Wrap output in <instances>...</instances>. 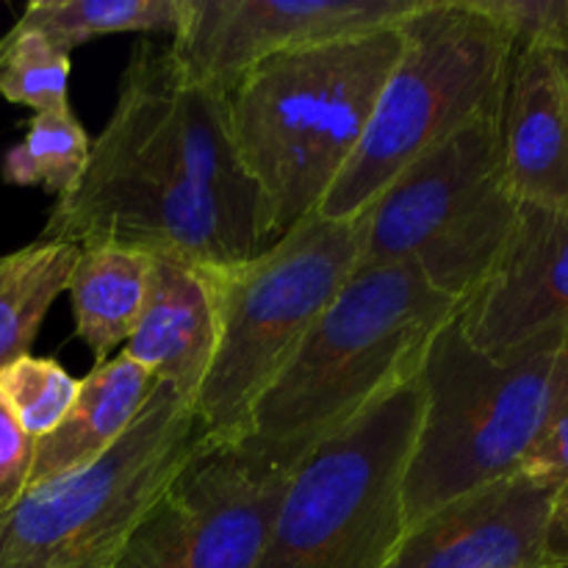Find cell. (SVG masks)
<instances>
[{
  "instance_id": "cell-1",
  "label": "cell",
  "mask_w": 568,
  "mask_h": 568,
  "mask_svg": "<svg viewBox=\"0 0 568 568\" xmlns=\"http://www.w3.org/2000/svg\"><path fill=\"white\" fill-rule=\"evenodd\" d=\"M39 239L197 266L270 247L258 189L233 144L227 92L189 78L170 44L139 39L109 122Z\"/></svg>"
},
{
  "instance_id": "cell-2",
  "label": "cell",
  "mask_w": 568,
  "mask_h": 568,
  "mask_svg": "<svg viewBox=\"0 0 568 568\" xmlns=\"http://www.w3.org/2000/svg\"><path fill=\"white\" fill-rule=\"evenodd\" d=\"M460 305L410 266H355L233 449L258 475L286 480L327 438L419 377L433 338Z\"/></svg>"
},
{
  "instance_id": "cell-3",
  "label": "cell",
  "mask_w": 568,
  "mask_h": 568,
  "mask_svg": "<svg viewBox=\"0 0 568 568\" xmlns=\"http://www.w3.org/2000/svg\"><path fill=\"white\" fill-rule=\"evenodd\" d=\"M399 55V26L261 61L227 92L266 244L316 214L364 139Z\"/></svg>"
},
{
  "instance_id": "cell-4",
  "label": "cell",
  "mask_w": 568,
  "mask_h": 568,
  "mask_svg": "<svg viewBox=\"0 0 568 568\" xmlns=\"http://www.w3.org/2000/svg\"><path fill=\"white\" fill-rule=\"evenodd\" d=\"M422 408L405 471V525L525 466L568 399V338L514 358L480 353L449 320L419 369Z\"/></svg>"
},
{
  "instance_id": "cell-5",
  "label": "cell",
  "mask_w": 568,
  "mask_h": 568,
  "mask_svg": "<svg viewBox=\"0 0 568 568\" xmlns=\"http://www.w3.org/2000/svg\"><path fill=\"white\" fill-rule=\"evenodd\" d=\"M516 42L475 0H422L364 139L316 214L353 222L405 166L483 114L503 111Z\"/></svg>"
},
{
  "instance_id": "cell-6",
  "label": "cell",
  "mask_w": 568,
  "mask_h": 568,
  "mask_svg": "<svg viewBox=\"0 0 568 568\" xmlns=\"http://www.w3.org/2000/svg\"><path fill=\"white\" fill-rule=\"evenodd\" d=\"M358 266L355 222L311 214L253 258L209 266L220 338L194 399L205 442L239 447L250 416Z\"/></svg>"
},
{
  "instance_id": "cell-7",
  "label": "cell",
  "mask_w": 568,
  "mask_h": 568,
  "mask_svg": "<svg viewBox=\"0 0 568 568\" xmlns=\"http://www.w3.org/2000/svg\"><path fill=\"white\" fill-rule=\"evenodd\" d=\"M516 220L499 114H483L405 166L355 216L358 266H410L466 303L499 264Z\"/></svg>"
},
{
  "instance_id": "cell-8",
  "label": "cell",
  "mask_w": 568,
  "mask_h": 568,
  "mask_svg": "<svg viewBox=\"0 0 568 568\" xmlns=\"http://www.w3.org/2000/svg\"><path fill=\"white\" fill-rule=\"evenodd\" d=\"M419 377L327 438L283 483L255 568H386L403 544L405 471L422 422Z\"/></svg>"
},
{
  "instance_id": "cell-9",
  "label": "cell",
  "mask_w": 568,
  "mask_h": 568,
  "mask_svg": "<svg viewBox=\"0 0 568 568\" xmlns=\"http://www.w3.org/2000/svg\"><path fill=\"white\" fill-rule=\"evenodd\" d=\"M203 444L192 405L170 383H155L142 414L109 453L28 486L0 510V568H111Z\"/></svg>"
},
{
  "instance_id": "cell-10",
  "label": "cell",
  "mask_w": 568,
  "mask_h": 568,
  "mask_svg": "<svg viewBox=\"0 0 568 568\" xmlns=\"http://www.w3.org/2000/svg\"><path fill=\"white\" fill-rule=\"evenodd\" d=\"M233 447L205 442L111 568H255L283 494Z\"/></svg>"
},
{
  "instance_id": "cell-11",
  "label": "cell",
  "mask_w": 568,
  "mask_h": 568,
  "mask_svg": "<svg viewBox=\"0 0 568 568\" xmlns=\"http://www.w3.org/2000/svg\"><path fill=\"white\" fill-rule=\"evenodd\" d=\"M422 0H181L172 55L194 81L231 92L261 61L394 28Z\"/></svg>"
},
{
  "instance_id": "cell-12",
  "label": "cell",
  "mask_w": 568,
  "mask_h": 568,
  "mask_svg": "<svg viewBox=\"0 0 568 568\" xmlns=\"http://www.w3.org/2000/svg\"><path fill=\"white\" fill-rule=\"evenodd\" d=\"M458 325L480 353L514 358L568 338V203L519 205L514 236Z\"/></svg>"
},
{
  "instance_id": "cell-13",
  "label": "cell",
  "mask_w": 568,
  "mask_h": 568,
  "mask_svg": "<svg viewBox=\"0 0 568 568\" xmlns=\"http://www.w3.org/2000/svg\"><path fill=\"white\" fill-rule=\"evenodd\" d=\"M552 508V488L516 471L408 527L386 568H541Z\"/></svg>"
},
{
  "instance_id": "cell-14",
  "label": "cell",
  "mask_w": 568,
  "mask_h": 568,
  "mask_svg": "<svg viewBox=\"0 0 568 568\" xmlns=\"http://www.w3.org/2000/svg\"><path fill=\"white\" fill-rule=\"evenodd\" d=\"M505 181L519 205L568 203V50L519 48L503 111Z\"/></svg>"
},
{
  "instance_id": "cell-15",
  "label": "cell",
  "mask_w": 568,
  "mask_h": 568,
  "mask_svg": "<svg viewBox=\"0 0 568 568\" xmlns=\"http://www.w3.org/2000/svg\"><path fill=\"white\" fill-rule=\"evenodd\" d=\"M216 338L220 311L209 266L153 258L148 303L122 353L155 383H170L194 408L214 361Z\"/></svg>"
},
{
  "instance_id": "cell-16",
  "label": "cell",
  "mask_w": 568,
  "mask_h": 568,
  "mask_svg": "<svg viewBox=\"0 0 568 568\" xmlns=\"http://www.w3.org/2000/svg\"><path fill=\"white\" fill-rule=\"evenodd\" d=\"M153 386L150 372L125 353L94 366L78 381L75 399L64 419L48 436L37 438L26 488L83 469L109 453L131 430Z\"/></svg>"
},
{
  "instance_id": "cell-17",
  "label": "cell",
  "mask_w": 568,
  "mask_h": 568,
  "mask_svg": "<svg viewBox=\"0 0 568 568\" xmlns=\"http://www.w3.org/2000/svg\"><path fill=\"white\" fill-rule=\"evenodd\" d=\"M153 275V255L125 247H83L70 277L72 314L81 342L98 364L136 331Z\"/></svg>"
},
{
  "instance_id": "cell-18",
  "label": "cell",
  "mask_w": 568,
  "mask_h": 568,
  "mask_svg": "<svg viewBox=\"0 0 568 568\" xmlns=\"http://www.w3.org/2000/svg\"><path fill=\"white\" fill-rule=\"evenodd\" d=\"M81 247L37 239L0 255V372L31 355L50 305L70 286Z\"/></svg>"
},
{
  "instance_id": "cell-19",
  "label": "cell",
  "mask_w": 568,
  "mask_h": 568,
  "mask_svg": "<svg viewBox=\"0 0 568 568\" xmlns=\"http://www.w3.org/2000/svg\"><path fill=\"white\" fill-rule=\"evenodd\" d=\"M17 22L70 55L109 33H175L181 0H37Z\"/></svg>"
},
{
  "instance_id": "cell-20",
  "label": "cell",
  "mask_w": 568,
  "mask_h": 568,
  "mask_svg": "<svg viewBox=\"0 0 568 568\" xmlns=\"http://www.w3.org/2000/svg\"><path fill=\"white\" fill-rule=\"evenodd\" d=\"M89 148L92 142L70 105L33 114L22 142L6 153L3 181L11 186H42L59 200L81 178Z\"/></svg>"
},
{
  "instance_id": "cell-21",
  "label": "cell",
  "mask_w": 568,
  "mask_h": 568,
  "mask_svg": "<svg viewBox=\"0 0 568 568\" xmlns=\"http://www.w3.org/2000/svg\"><path fill=\"white\" fill-rule=\"evenodd\" d=\"M67 87L70 55L61 53L42 33L14 22L0 39V98L42 114L70 105Z\"/></svg>"
},
{
  "instance_id": "cell-22",
  "label": "cell",
  "mask_w": 568,
  "mask_h": 568,
  "mask_svg": "<svg viewBox=\"0 0 568 568\" xmlns=\"http://www.w3.org/2000/svg\"><path fill=\"white\" fill-rule=\"evenodd\" d=\"M75 392V377L48 358L26 355L0 372V394L31 438L48 436L64 419Z\"/></svg>"
},
{
  "instance_id": "cell-23",
  "label": "cell",
  "mask_w": 568,
  "mask_h": 568,
  "mask_svg": "<svg viewBox=\"0 0 568 568\" xmlns=\"http://www.w3.org/2000/svg\"><path fill=\"white\" fill-rule=\"evenodd\" d=\"M519 48L568 50V0H475Z\"/></svg>"
},
{
  "instance_id": "cell-24",
  "label": "cell",
  "mask_w": 568,
  "mask_h": 568,
  "mask_svg": "<svg viewBox=\"0 0 568 568\" xmlns=\"http://www.w3.org/2000/svg\"><path fill=\"white\" fill-rule=\"evenodd\" d=\"M521 471L547 483L555 491V505H568V399L532 444Z\"/></svg>"
},
{
  "instance_id": "cell-25",
  "label": "cell",
  "mask_w": 568,
  "mask_h": 568,
  "mask_svg": "<svg viewBox=\"0 0 568 568\" xmlns=\"http://www.w3.org/2000/svg\"><path fill=\"white\" fill-rule=\"evenodd\" d=\"M37 438L28 436L0 394V510L26 491Z\"/></svg>"
},
{
  "instance_id": "cell-26",
  "label": "cell",
  "mask_w": 568,
  "mask_h": 568,
  "mask_svg": "<svg viewBox=\"0 0 568 568\" xmlns=\"http://www.w3.org/2000/svg\"><path fill=\"white\" fill-rule=\"evenodd\" d=\"M547 564L568 566V505H555L547 530Z\"/></svg>"
},
{
  "instance_id": "cell-27",
  "label": "cell",
  "mask_w": 568,
  "mask_h": 568,
  "mask_svg": "<svg viewBox=\"0 0 568 568\" xmlns=\"http://www.w3.org/2000/svg\"><path fill=\"white\" fill-rule=\"evenodd\" d=\"M541 568H568V566H549V564H547V566H541Z\"/></svg>"
}]
</instances>
